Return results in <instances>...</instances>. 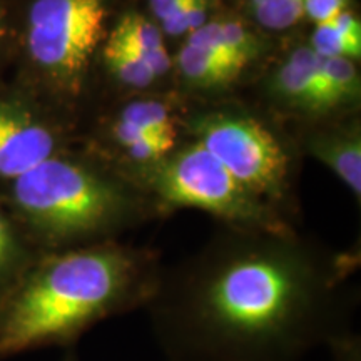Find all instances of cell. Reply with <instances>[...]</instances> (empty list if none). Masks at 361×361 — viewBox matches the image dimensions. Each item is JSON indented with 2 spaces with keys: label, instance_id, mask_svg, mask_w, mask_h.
I'll return each instance as SVG.
<instances>
[{
  "label": "cell",
  "instance_id": "5b68a950",
  "mask_svg": "<svg viewBox=\"0 0 361 361\" xmlns=\"http://www.w3.org/2000/svg\"><path fill=\"white\" fill-rule=\"evenodd\" d=\"M106 17V0H34L25 29L29 59L59 87L75 90L104 37Z\"/></svg>",
  "mask_w": 361,
  "mask_h": 361
},
{
  "label": "cell",
  "instance_id": "ffe728a7",
  "mask_svg": "<svg viewBox=\"0 0 361 361\" xmlns=\"http://www.w3.org/2000/svg\"><path fill=\"white\" fill-rule=\"evenodd\" d=\"M176 142V133L171 134H149L142 135V137L135 139V141L129 142L126 151L129 156L135 161H154L159 159L164 154H168L171 149L174 147Z\"/></svg>",
  "mask_w": 361,
  "mask_h": 361
},
{
  "label": "cell",
  "instance_id": "7402d4cb",
  "mask_svg": "<svg viewBox=\"0 0 361 361\" xmlns=\"http://www.w3.org/2000/svg\"><path fill=\"white\" fill-rule=\"evenodd\" d=\"M331 361H361V340L353 331L338 336L326 346Z\"/></svg>",
  "mask_w": 361,
  "mask_h": 361
},
{
  "label": "cell",
  "instance_id": "cb8c5ba5",
  "mask_svg": "<svg viewBox=\"0 0 361 361\" xmlns=\"http://www.w3.org/2000/svg\"><path fill=\"white\" fill-rule=\"evenodd\" d=\"M186 2L188 0H149L152 12L161 22L173 16L174 12H178Z\"/></svg>",
  "mask_w": 361,
  "mask_h": 361
},
{
  "label": "cell",
  "instance_id": "9a60e30c",
  "mask_svg": "<svg viewBox=\"0 0 361 361\" xmlns=\"http://www.w3.org/2000/svg\"><path fill=\"white\" fill-rule=\"evenodd\" d=\"M318 57L333 107L355 101L360 96V74L355 61L348 57Z\"/></svg>",
  "mask_w": 361,
  "mask_h": 361
},
{
  "label": "cell",
  "instance_id": "d4e9b609",
  "mask_svg": "<svg viewBox=\"0 0 361 361\" xmlns=\"http://www.w3.org/2000/svg\"><path fill=\"white\" fill-rule=\"evenodd\" d=\"M64 361H79V358H78V355L74 353V351H69V353L66 355Z\"/></svg>",
  "mask_w": 361,
  "mask_h": 361
},
{
  "label": "cell",
  "instance_id": "44dd1931",
  "mask_svg": "<svg viewBox=\"0 0 361 361\" xmlns=\"http://www.w3.org/2000/svg\"><path fill=\"white\" fill-rule=\"evenodd\" d=\"M348 0H305V16H308L316 25L326 24L338 13L346 11Z\"/></svg>",
  "mask_w": 361,
  "mask_h": 361
},
{
  "label": "cell",
  "instance_id": "4fadbf2b",
  "mask_svg": "<svg viewBox=\"0 0 361 361\" xmlns=\"http://www.w3.org/2000/svg\"><path fill=\"white\" fill-rule=\"evenodd\" d=\"M178 66L183 75L191 84L201 87H213L231 82L241 74L228 61L196 45L186 44L178 54Z\"/></svg>",
  "mask_w": 361,
  "mask_h": 361
},
{
  "label": "cell",
  "instance_id": "d6986e66",
  "mask_svg": "<svg viewBox=\"0 0 361 361\" xmlns=\"http://www.w3.org/2000/svg\"><path fill=\"white\" fill-rule=\"evenodd\" d=\"M206 0H188L178 12L162 20V30L169 35L191 34L206 24Z\"/></svg>",
  "mask_w": 361,
  "mask_h": 361
},
{
  "label": "cell",
  "instance_id": "ac0fdd59",
  "mask_svg": "<svg viewBox=\"0 0 361 361\" xmlns=\"http://www.w3.org/2000/svg\"><path fill=\"white\" fill-rule=\"evenodd\" d=\"M311 49L323 57H348L355 61L361 56V45L346 39L329 22L316 25L311 37Z\"/></svg>",
  "mask_w": 361,
  "mask_h": 361
},
{
  "label": "cell",
  "instance_id": "5bb4252c",
  "mask_svg": "<svg viewBox=\"0 0 361 361\" xmlns=\"http://www.w3.org/2000/svg\"><path fill=\"white\" fill-rule=\"evenodd\" d=\"M34 259L27 238L0 209V298L11 290Z\"/></svg>",
  "mask_w": 361,
  "mask_h": 361
},
{
  "label": "cell",
  "instance_id": "3957f363",
  "mask_svg": "<svg viewBox=\"0 0 361 361\" xmlns=\"http://www.w3.org/2000/svg\"><path fill=\"white\" fill-rule=\"evenodd\" d=\"M12 204L34 241L61 247L119 228L129 204L116 186L74 162L44 161L13 179Z\"/></svg>",
  "mask_w": 361,
  "mask_h": 361
},
{
  "label": "cell",
  "instance_id": "30bf717a",
  "mask_svg": "<svg viewBox=\"0 0 361 361\" xmlns=\"http://www.w3.org/2000/svg\"><path fill=\"white\" fill-rule=\"evenodd\" d=\"M109 40L121 44L135 54L146 64L156 78H161L171 67V57L166 51L161 30L139 13H126Z\"/></svg>",
  "mask_w": 361,
  "mask_h": 361
},
{
  "label": "cell",
  "instance_id": "52a82bcc",
  "mask_svg": "<svg viewBox=\"0 0 361 361\" xmlns=\"http://www.w3.org/2000/svg\"><path fill=\"white\" fill-rule=\"evenodd\" d=\"M52 130L20 102L0 99V179H17L54 157Z\"/></svg>",
  "mask_w": 361,
  "mask_h": 361
},
{
  "label": "cell",
  "instance_id": "277c9868",
  "mask_svg": "<svg viewBox=\"0 0 361 361\" xmlns=\"http://www.w3.org/2000/svg\"><path fill=\"white\" fill-rule=\"evenodd\" d=\"M162 204L194 207L247 231L286 234V226L243 188L200 142L159 166L152 178Z\"/></svg>",
  "mask_w": 361,
  "mask_h": 361
},
{
  "label": "cell",
  "instance_id": "7a4b0ae2",
  "mask_svg": "<svg viewBox=\"0 0 361 361\" xmlns=\"http://www.w3.org/2000/svg\"><path fill=\"white\" fill-rule=\"evenodd\" d=\"M154 293L149 261L109 243L34 259L0 298V360L51 346L71 348L97 323Z\"/></svg>",
  "mask_w": 361,
  "mask_h": 361
},
{
  "label": "cell",
  "instance_id": "ba28073f",
  "mask_svg": "<svg viewBox=\"0 0 361 361\" xmlns=\"http://www.w3.org/2000/svg\"><path fill=\"white\" fill-rule=\"evenodd\" d=\"M278 89L291 102L310 111L333 109L319 57L311 47H300L278 72Z\"/></svg>",
  "mask_w": 361,
  "mask_h": 361
},
{
  "label": "cell",
  "instance_id": "6da1fadb",
  "mask_svg": "<svg viewBox=\"0 0 361 361\" xmlns=\"http://www.w3.org/2000/svg\"><path fill=\"white\" fill-rule=\"evenodd\" d=\"M286 239L231 246L157 301L152 333L169 361H300L351 331L331 274Z\"/></svg>",
  "mask_w": 361,
  "mask_h": 361
},
{
  "label": "cell",
  "instance_id": "2e32d148",
  "mask_svg": "<svg viewBox=\"0 0 361 361\" xmlns=\"http://www.w3.org/2000/svg\"><path fill=\"white\" fill-rule=\"evenodd\" d=\"M104 59L112 74L128 85L144 87L157 79L141 59L114 40H107L104 47Z\"/></svg>",
  "mask_w": 361,
  "mask_h": 361
},
{
  "label": "cell",
  "instance_id": "8fae6325",
  "mask_svg": "<svg viewBox=\"0 0 361 361\" xmlns=\"http://www.w3.org/2000/svg\"><path fill=\"white\" fill-rule=\"evenodd\" d=\"M313 152L346 183L356 197L361 194V141L358 134L328 135L313 141Z\"/></svg>",
  "mask_w": 361,
  "mask_h": 361
},
{
  "label": "cell",
  "instance_id": "8992f818",
  "mask_svg": "<svg viewBox=\"0 0 361 361\" xmlns=\"http://www.w3.org/2000/svg\"><path fill=\"white\" fill-rule=\"evenodd\" d=\"M200 144L252 196H278L288 174V156L278 139L250 117L216 114L196 124Z\"/></svg>",
  "mask_w": 361,
  "mask_h": 361
},
{
  "label": "cell",
  "instance_id": "603a6c76",
  "mask_svg": "<svg viewBox=\"0 0 361 361\" xmlns=\"http://www.w3.org/2000/svg\"><path fill=\"white\" fill-rule=\"evenodd\" d=\"M329 24L335 27L338 32L345 35L346 39L351 40V42L361 45V25L360 20L356 19L353 13L348 11H343L341 13H338L335 19L329 20Z\"/></svg>",
  "mask_w": 361,
  "mask_h": 361
},
{
  "label": "cell",
  "instance_id": "484cf974",
  "mask_svg": "<svg viewBox=\"0 0 361 361\" xmlns=\"http://www.w3.org/2000/svg\"><path fill=\"white\" fill-rule=\"evenodd\" d=\"M2 30H4V13L0 11V35H2Z\"/></svg>",
  "mask_w": 361,
  "mask_h": 361
},
{
  "label": "cell",
  "instance_id": "e0dca14e",
  "mask_svg": "<svg viewBox=\"0 0 361 361\" xmlns=\"http://www.w3.org/2000/svg\"><path fill=\"white\" fill-rule=\"evenodd\" d=\"M256 20L266 29H290L305 16V0H251Z\"/></svg>",
  "mask_w": 361,
  "mask_h": 361
},
{
  "label": "cell",
  "instance_id": "7c38bea8",
  "mask_svg": "<svg viewBox=\"0 0 361 361\" xmlns=\"http://www.w3.org/2000/svg\"><path fill=\"white\" fill-rule=\"evenodd\" d=\"M176 133L174 119L164 104L157 101H137L121 112L114 126L116 139L121 146L149 134Z\"/></svg>",
  "mask_w": 361,
  "mask_h": 361
},
{
  "label": "cell",
  "instance_id": "9c48e42d",
  "mask_svg": "<svg viewBox=\"0 0 361 361\" xmlns=\"http://www.w3.org/2000/svg\"><path fill=\"white\" fill-rule=\"evenodd\" d=\"M186 44L216 54L239 71L259 54L258 39L238 20L206 22L189 34Z\"/></svg>",
  "mask_w": 361,
  "mask_h": 361
}]
</instances>
